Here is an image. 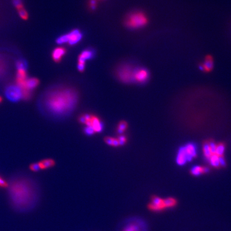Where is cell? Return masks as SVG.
<instances>
[{
	"instance_id": "obj_1",
	"label": "cell",
	"mask_w": 231,
	"mask_h": 231,
	"mask_svg": "<svg viewBox=\"0 0 231 231\" xmlns=\"http://www.w3.org/2000/svg\"><path fill=\"white\" fill-rule=\"evenodd\" d=\"M78 93L72 87L57 86L44 95L43 103L48 113L56 117L69 115L78 103Z\"/></svg>"
},
{
	"instance_id": "obj_2",
	"label": "cell",
	"mask_w": 231,
	"mask_h": 231,
	"mask_svg": "<svg viewBox=\"0 0 231 231\" xmlns=\"http://www.w3.org/2000/svg\"><path fill=\"white\" fill-rule=\"evenodd\" d=\"M35 188L28 181L22 180L12 183L10 188L11 200L13 204L19 208L30 207L36 198Z\"/></svg>"
},
{
	"instance_id": "obj_3",
	"label": "cell",
	"mask_w": 231,
	"mask_h": 231,
	"mask_svg": "<svg viewBox=\"0 0 231 231\" xmlns=\"http://www.w3.org/2000/svg\"><path fill=\"white\" fill-rule=\"evenodd\" d=\"M148 19L142 11H134L128 15L125 19V25L129 28L138 29L146 25Z\"/></svg>"
},
{
	"instance_id": "obj_4",
	"label": "cell",
	"mask_w": 231,
	"mask_h": 231,
	"mask_svg": "<svg viewBox=\"0 0 231 231\" xmlns=\"http://www.w3.org/2000/svg\"><path fill=\"white\" fill-rule=\"evenodd\" d=\"M134 70L135 69L129 65H121L117 70L116 76L123 83H131L134 82Z\"/></svg>"
},
{
	"instance_id": "obj_5",
	"label": "cell",
	"mask_w": 231,
	"mask_h": 231,
	"mask_svg": "<svg viewBox=\"0 0 231 231\" xmlns=\"http://www.w3.org/2000/svg\"><path fill=\"white\" fill-rule=\"evenodd\" d=\"M85 123L84 125L92 128L95 133L101 132L103 128V124L101 119L96 115L84 114Z\"/></svg>"
},
{
	"instance_id": "obj_6",
	"label": "cell",
	"mask_w": 231,
	"mask_h": 231,
	"mask_svg": "<svg viewBox=\"0 0 231 231\" xmlns=\"http://www.w3.org/2000/svg\"><path fill=\"white\" fill-rule=\"evenodd\" d=\"M6 95L12 102H17L22 98V91L21 87L17 85L8 86L5 91Z\"/></svg>"
},
{
	"instance_id": "obj_7",
	"label": "cell",
	"mask_w": 231,
	"mask_h": 231,
	"mask_svg": "<svg viewBox=\"0 0 231 231\" xmlns=\"http://www.w3.org/2000/svg\"><path fill=\"white\" fill-rule=\"evenodd\" d=\"M148 208L153 213H160L167 209L165 199L158 196L152 197L149 203L148 204Z\"/></svg>"
},
{
	"instance_id": "obj_8",
	"label": "cell",
	"mask_w": 231,
	"mask_h": 231,
	"mask_svg": "<svg viewBox=\"0 0 231 231\" xmlns=\"http://www.w3.org/2000/svg\"><path fill=\"white\" fill-rule=\"evenodd\" d=\"M67 36L68 42L67 43L71 46H73L77 44L81 41L83 38V34L82 32L78 29H74L66 34Z\"/></svg>"
},
{
	"instance_id": "obj_9",
	"label": "cell",
	"mask_w": 231,
	"mask_h": 231,
	"mask_svg": "<svg viewBox=\"0 0 231 231\" xmlns=\"http://www.w3.org/2000/svg\"><path fill=\"white\" fill-rule=\"evenodd\" d=\"M149 77V72L146 68H135L134 73V82L138 83H144L147 81Z\"/></svg>"
},
{
	"instance_id": "obj_10",
	"label": "cell",
	"mask_w": 231,
	"mask_h": 231,
	"mask_svg": "<svg viewBox=\"0 0 231 231\" xmlns=\"http://www.w3.org/2000/svg\"><path fill=\"white\" fill-rule=\"evenodd\" d=\"M39 81L37 78H27L21 85H18L22 90L31 91L34 90L39 85Z\"/></svg>"
},
{
	"instance_id": "obj_11",
	"label": "cell",
	"mask_w": 231,
	"mask_h": 231,
	"mask_svg": "<svg viewBox=\"0 0 231 231\" xmlns=\"http://www.w3.org/2000/svg\"><path fill=\"white\" fill-rule=\"evenodd\" d=\"M146 225L141 220H135L129 223L124 228L123 231H146Z\"/></svg>"
},
{
	"instance_id": "obj_12",
	"label": "cell",
	"mask_w": 231,
	"mask_h": 231,
	"mask_svg": "<svg viewBox=\"0 0 231 231\" xmlns=\"http://www.w3.org/2000/svg\"><path fill=\"white\" fill-rule=\"evenodd\" d=\"M95 51L92 48H87L83 50L78 57V63L85 64L87 60L92 59L94 57Z\"/></svg>"
},
{
	"instance_id": "obj_13",
	"label": "cell",
	"mask_w": 231,
	"mask_h": 231,
	"mask_svg": "<svg viewBox=\"0 0 231 231\" xmlns=\"http://www.w3.org/2000/svg\"><path fill=\"white\" fill-rule=\"evenodd\" d=\"M183 147L188 157V161H192L194 158L196 157L197 150L196 146L195 144L189 143Z\"/></svg>"
},
{
	"instance_id": "obj_14",
	"label": "cell",
	"mask_w": 231,
	"mask_h": 231,
	"mask_svg": "<svg viewBox=\"0 0 231 231\" xmlns=\"http://www.w3.org/2000/svg\"><path fill=\"white\" fill-rule=\"evenodd\" d=\"M66 52L67 50L64 47H57L52 52V58L55 62H59Z\"/></svg>"
},
{
	"instance_id": "obj_15",
	"label": "cell",
	"mask_w": 231,
	"mask_h": 231,
	"mask_svg": "<svg viewBox=\"0 0 231 231\" xmlns=\"http://www.w3.org/2000/svg\"><path fill=\"white\" fill-rule=\"evenodd\" d=\"M187 161H188V157L185 152L184 147H183L180 148L179 151L178 152L176 162L179 165H183L186 163Z\"/></svg>"
},
{
	"instance_id": "obj_16",
	"label": "cell",
	"mask_w": 231,
	"mask_h": 231,
	"mask_svg": "<svg viewBox=\"0 0 231 231\" xmlns=\"http://www.w3.org/2000/svg\"><path fill=\"white\" fill-rule=\"evenodd\" d=\"M213 68V60L211 56L208 55L205 57V62L201 65L202 70L206 72H210Z\"/></svg>"
},
{
	"instance_id": "obj_17",
	"label": "cell",
	"mask_w": 231,
	"mask_h": 231,
	"mask_svg": "<svg viewBox=\"0 0 231 231\" xmlns=\"http://www.w3.org/2000/svg\"><path fill=\"white\" fill-rule=\"evenodd\" d=\"M39 164L41 170H45L54 167L55 165V162L54 159L48 158L43 159L41 162H39Z\"/></svg>"
},
{
	"instance_id": "obj_18",
	"label": "cell",
	"mask_w": 231,
	"mask_h": 231,
	"mask_svg": "<svg viewBox=\"0 0 231 231\" xmlns=\"http://www.w3.org/2000/svg\"><path fill=\"white\" fill-rule=\"evenodd\" d=\"M209 170V168H204V167H200V166H195L192 168L190 171L193 175L198 176L201 174L208 172Z\"/></svg>"
},
{
	"instance_id": "obj_19",
	"label": "cell",
	"mask_w": 231,
	"mask_h": 231,
	"mask_svg": "<svg viewBox=\"0 0 231 231\" xmlns=\"http://www.w3.org/2000/svg\"><path fill=\"white\" fill-rule=\"evenodd\" d=\"M128 123L125 120H120L117 126L116 132L119 135H122L128 129Z\"/></svg>"
},
{
	"instance_id": "obj_20",
	"label": "cell",
	"mask_w": 231,
	"mask_h": 231,
	"mask_svg": "<svg viewBox=\"0 0 231 231\" xmlns=\"http://www.w3.org/2000/svg\"><path fill=\"white\" fill-rule=\"evenodd\" d=\"M104 141L108 145L110 146L115 147L120 146L118 140L117 138H115L113 137H106L104 139Z\"/></svg>"
},
{
	"instance_id": "obj_21",
	"label": "cell",
	"mask_w": 231,
	"mask_h": 231,
	"mask_svg": "<svg viewBox=\"0 0 231 231\" xmlns=\"http://www.w3.org/2000/svg\"><path fill=\"white\" fill-rule=\"evenodd\" d=\"M165 202L167 209H173L177 205V200L173 198H165Z\"/></svg>"
},
{
	"instance_id": "obj_22",
	"label": "cell",
	"mask_w": 231,
	"mask_h": 231,
	"mask_svg": "<svg viewBox=\"0 0 231 231\" xmlns=\"http://www.w3.org/2000/svg\"><path fill=\"white\" fill-rule=\"evenodd\" d=\"M219 156H218L216 154H213L209 158V162L210 163V164L213 167H219Z\"/></svg>"
},
{
	"instance_id": "obj_23",
	"label": "cell",
	"mask_w": 231,
	"mask_h": 231,
	"mask_svg": "<svg viewBox=\"0 0 231 231\" xmlns=\"http://www.w3.org/2000/svg\"><path fill=\"white\" fill-rule=\"evenodd\" d=\"M203 149L204 154L205 157L207 159H209L211 156L213 155L211 153V152L210 148L209 143H206L204 144Z\"/></svg>"
},
{
	"instance_id": "obj_24",
	"label": "cell",
	"mask_w": 231,
	"mask_h": 231,
	"mask_svg": "<svg viewBox=\"0 0 231 231\" xmlns=\"http://www.w3.org/2000/svg\"><path fill=\"white\" fill-rule=\"evenodd\" d=\"M225 149V147L224 144L220 143L218 144V146H217L216 151L215 154L217 155L218 156H222L224 154Z\"/></svg>"
},
{
	"instance_id": "obj_25",
	"label": "cell",
	"mask_w": 231,
	"mask_h": 231,
	"mask_svg": "<svg viewBox=\"0 0 231 231\" xmlns=\"http://www.w3.org/2000/svg\"><path fill=\"white\" fill-rule=\"evenodd\" d=\"M18 14L21 18L23 19V20H27L28 18V14L26 11V10L24 9V8L22 9L18 10Z\"/></svg>"
},
{
	"instance_id": "obj_26",
	"label": "cell",
	"mask_w": 231,
	"mask_h": 231,
	"mask_svg": "<svg viewBox=\"0 0 231 231\" xmlns=\"http://www.w3.org/2000/svg\"><path fill=\"white\" fill-rule=\"evenodd\" d=\"M17 69H26L27 68V63L25 60H19L16 63Z\"/></svg>"
},
{
	"instance_id": "obj_27",
	"label": "cell",
	"mask_w": 231,
	"mask_h": 231,
	"mask_svg": "<svg viewBox=\"0 0 231 231\" xmlns=\"http://www.w3.org/2000/svg\"><path fill=\"white\" fill-rule=\"evenodd\" d=\"M117 139L118 140L120 146H124V145L126 144V143L128 141V139H127L126 136L123 135V134L119 135V137L117 138Z\"/></svg>"
},
{
	"instance_id": "obj_28",
	"label": "cell",
	"mask_w": 231,
	"mask_h": 231,
	"mask_svg": "<svg viewBox=\"0 0 231 231\" xmlns=\"http://www.w3.org/2000/svg\"><path fill=\"white\" fill-rule=\"evenodd\" d=\"M13 4L18 10L24 8L22 0H13Z\"/></svg>"
},
{
	"instance_id": "obj_29",
	"label": "cell",
	"mask_w": 231,
	"mask_h": 231,
	"mask_svg": "<svg viewBox=\"0 0 231 231\" xmlns=\"http://www.w3.org/2000/svg\"><path fill=\"white\" fill-rule=\"evenodd\" d=\"M30 170L34 172H38L40 170H41L39 163H33L30 165Z\"/></svg>"
},
{
	"instance_id": "obj_30",
	"label": "cell",
	"mask_w": 231,
	"mask_h": 231,
	"mask_svg": "<svg viewBox=\"0 0 231 231\" xmlns=\"http://www.w3.org/2000/svg\"><path fill=\"white\" fill-rule=\"evenodd\" d=\"M83 132H84V133L86 134V135H93V134H94L95 133V132L94 131V130L92 128H90V127H89V126H86L85 128H84V129H83Z\"/></svg>"
},
{
	"instance_id": "obj_31",
	"label": "cell",
	"mask_w": 231,
	"mask_h": 231,
	"mask_svg": "<svg viewBox=\"0 0 231 231\" xmlns=\"http://www.w3.org/2000/svg\"><path fill=\"white\" fill-rule=\"evenodd\" d=\"M209 146L210 148L211 152L212 154H215L216 153V151L217 145L215 144L214 143H209Z\"/></svg>"
},
{
	"instance_id": "obj_32",
	"label": "cell",
	"mask_w": 231,
	"mask_h": 231,
	"mask_svg": "<svg viewBox=\"0 0 231 231\" xmlns=\"http://www.w3.org/2000/svg\"><path fill=\"white\" fill-rule=\"evenodd\" d=\"M0 187H8V184L1 177H0Z\"/></svg>"
},
{
	"instance_id": "obj_33",
	"label": "cell",
	"mask_w": 231,
	"mask_h": 231,
	"mask_svg": "<svg viewBox=\"0 0 231 231\" xmlns=\"http://www.w3.org/2000/svg\"><path fill=\"white\" fill-rule=\"evenodd\" d=\"M219 165L222 166V167H225L226 165V162L225 159L224 158L222 157V156H219Z\"/></svg>"
},
{
	"instance_id": "obj_34",
	"label": "cell",
	"mask_w": 231,
	"mask_h": 231,
	"mask_svg": "<svg viewBox=\"0 0 231 231\" xmlns=\"http://www.w3.org/2000/svg\"><path fill=\"white\" fill-rule=\"evenodd\" d=\"M2 100H3V98H2L1 96H0V103H1L2 102Z\"/></svg>"
}]
</instances>
